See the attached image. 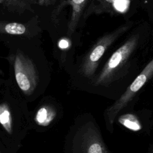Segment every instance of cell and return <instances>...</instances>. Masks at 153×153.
<instances>
[{
  "mask_svg": "<svg viewBox=\"0 0 153 153\" xmlns=\"http://www.w3.org/2000/svg\"><path fill=\"white\" fill-rule=\"evenodd\" d=\"M152 76L153 58L128 87L120 98L106 110V117L107 118V122L109 127H112L114 120L118 113L127 105V104L143 87L145 83L152 77Z\"/></svg>",
  "mask_w": 153,
  "mask_h": 153,
  "instance_id": "6da1fadb",
  "label": "cell"
},
{
  "mask_svg": "<svg viewBox=\"0 0 153 153\" xmlns=\"http://www.w3.org/2000/svg\"><path fill=\"white\" fill-rule=\"evenodd\" d=\"M139 41V36L134 35L127 39L110 57L105 65L95 84H105L122 67L136 48Z\"/></svg>",
  "mask_w": 153,
  "mask_h": 153,
  "instance_id": "7a4b0ae2",
  "label": "cell"
},
{
  "mask_svg": "<svg viewBox=\"0 0 153 153\" xmlns=\"http://www.w3.org/2000/svg\"><path fill=\"white\" fill-rule=\"evenodd\" d=\"M128 28V26H121L112 32L104 35L98 40L85 57L82 65V72L86 76H90L93 74L97 68L99 61L107 48Z\"/></svg>",
  "mask_w": 153,
  "mask_h": 153,
  "instance_id": "3957f363",
  "label": "cell"
},
{
  "mask_svg": "<svg viewBox=\"0 0 153 153\" xmlns=\"http://www.w3.org/2000/svg\"><path fill=\"white\" fill-rule=\"evenodd\" d=\"M16 82L25 93H30L36 87L37 75L32 61L20 52L17 53L14 63Z\"/></svg>",
  "mask_w": 153,
  "mask_h": 153,
  "instance_id": "277c9868",
  "label": "cell"
},
{
  "mask_svg": "<svg viewBox=\"0 0 153 153\" xmlns=\"http://www.w3.org/2000/svg\"><path fill=\"white\" fill-rule=\"evenodd\" d=\"M82 153H109L94 127H85L81 136Z\"/></svg>",
  "mask_w": 153,
  "mask_h": 153,
  "instance_id": "5b68a950",
  "label": "cell"
},
{
  "mask_svg": "<svg viewBox=\"0 0 153 153\" xmlns=\"http://www.w3.org/2000/svg\"><path fill=\"white\" fill-rule=\"evenodd\" d=\"M87 0H70L72 6V16L68 27V34L71 35L78 25L83 9Z\"/></svg>",
  "mask_w": 153,
  "mask_h": 153,
  "instance_id": "8992f818",
  "label": "cell"
},
{
  "mask_svg": "<svg viewBox=\"0 0 153 153\" xmlns=\"http://www.w3.org/2000/svg\"><path fill=\"white\" fill-rule=\"evenodd\" d=\"M56 112L52 108L49 106H42L40 108L35 115L37 123L41 126H48L54 118Z\"/></svg>",
  "mask_w": 153,
  "mask_h": 153,
  "instance_id": "52a82bcc",
  "label": "cell"
},
{
  "mask_svg": "<svg viewBox=\"0 0 153 153\" xmlns=\"http://www.w3.org/2000/svg\"><path fill=\"white\" fill-rule=\"evenodd\" d=\"M118 121L121 124L130 130L137 131L142 129V125L140 121L134 114H124L119 117Z\"/></svg>",
  "mask_w": 153,
  "mask_h": 153,
  "instance_id": "ba28073f",
  "label": "cell"
},
{
  "mask_svg": "<svg viewBox=\"0 0 153 153\" xmlns=\"http://www.w3.org/2000/svg\"><path fill=\"white\" fill-rule=\"evenodd\" d=\"M0 122L5 131L11 134L12 117L10 108L6 103H2L0 106Z\"/></svg>",
  "mask_w": 153,
  "mask_h": 153,
  "instance_id": "9c48e42d",
  "label": "cell"
},
{
  "mask_svg": "<svg viewBox=\"0 0 153 153\" xmlns=\"http://www.w3.org/2000/svg\"><path fill=\"white\" fill-rule=\"evenodd\" d=\"M4 30L10 35H22L26 32V27L22 23L12 22L7 23L4 27Z\"/></svg>",
  "mask_w": 153,
  "mask_h": 153,
  "instance_id": "30bf717a",
  "label": "cell"
},
{
  "mask_svg": "<svg viewBox=\"0 0 153 153\" xmlns=\"http://www.w3.org/2000/svg\"><path fill=\"white\" fill-rule=\"evenodd\" d=\"M114 7L116 10L120 11H124L128 7V0H117L114 4Z\"/></svg>",
  "mask_w": 153,
  "mask_h": 153,
  "instance_id": "8fae6325",
  "label": "cell"
},
{
  "mask_svg": "<svg viewBox=\"0 0 153 153\" xmlns=\"http://www.w3.org/2000/svg\"><path fill=\"white\" fill-rule=\"evenodd\" d=\"M59 45L61 48H66L68 47V42L65 39H62L61 41H60Z\"/></svg>",
  "mask_w": 153,
  "mask_h": 153,
  "instance_id": "7c38bea8",
  "label": "cell"
},
{
  "mask_svg": "<svg viewBox=\"0 0 153 153\" xmlns=\"http://www.w3.org/2000/svg\"><path fill=\"white\" fill-rule=\"evenodd\" d=\"M106 2L109 4H114L117 0H105Z\"/></svg>",
  "mask_w": 153,
  "mask_h": 153,
  "instance_id": "4fadbf2b",
  "label": "cell"
},
{
  "mask_svg": "<svg viewBox=\"0 0 153 153\" xmlns=\"http://www.w3.org/2000/svg\"><path fill=\"white\" fill-rule=\"evenodd\" d=\"M48 0H40V2L39 3L41 4H45L46 2H47Z\"/></svg>",
  "mask_w": 153,
  "mask_h": 153,
  "instance_id": "5bb4252c",
  "label": "cell"
},
{
  "mask_svg": "<svg viewBox=\"0 0 153 153\" xmlns=\"http://www.w3.org/2000/svg\"><path fill=\"white\" fill-rule=\"evenodd\" d=\"M151 153H153V149H152V152H151Z\"/></svg>",
  "mask_w": 153,
  "mask_h": 153,
  "instance_id": "9a60e30c",
  "label": "cell"
}]
</instances>
